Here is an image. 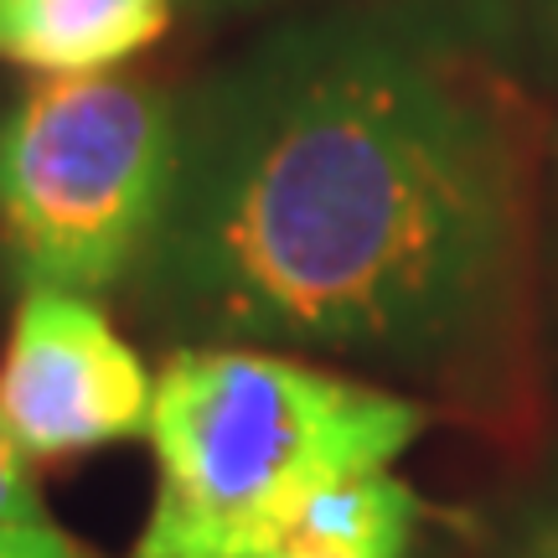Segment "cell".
Returning <instances> with one entry per match:
<instances>
[{
	"label": "cell",
	"instance_id": "obj_1",
	"mask_svg": "<svg viewBox=\"0 0 558 558\" xmlns=\"http://www.w3.org/2000/svg\"><path fill=\"white\" fill-rule=\"evenodd\" d=\"M518 120L465 21L388 0L290 21L177 99L130 300L177 347L471 357L522 284Z\"/></svg>",
	"mask_w": 558,
	"mask_h": 558
},
{
	"label": "cell",
	"instance_id": "obj_2",
	"mask_svg": "<svg viewBox=\"0 0 558 558\" xmlns=\"http://www.w3.org/2000/svg\"><path fill=\"white\" fill-rule=\"evenodd\" d=\"M429 414L264 347H177L156 378V501L135 558H279L300 512L388 471Z\"/></svg>",
	"mask_w": 558,
	"mask_h": 558
},
{
	"label": "cell",
	"instance_id": "obj_3",
	"mask_svg": "<svg viewBox=\"0 0 558 558\" xmlns=\"http://www.w3.org/2000/svg\"><path fill=\"white\" fill-rule=\"evenodd\" d=\"M177 177V99L140 73L41 78L0 114V264L21 290L130 284Z\"/></svg>",
	"mask_w": 558,
	"mask_h": 558
},
{
	"label": "cell",
	"instance_id": "obj_4",
	"mask_svg": "<svg viewBox=\"0 0 558 558\" xmlns=\"http://www.w3.org/2000/svg\"><path fill=\"white\" fill-rule=\"evenodd\" d=\"M156 378L88 295L26 290L0 352V429L26 460L150 439Z\"/></svg>",
	"mask_w": 558,
	"mask_h": 558
},
{
	"label": "cell",
	"instance_id": "obj_5",
	"mask_svg": "<svg viewBox=\"0 0 558 558\" xmlns=\"http://www.w3.org/2000/svg\"><path fill=\"white\" fill-rule=\"evenodd\" d=\"M177 0H0V58L41 78L114 73L171 26Z\"/></svg>",
	"mask_w": 558,
	"mask_h": 558
},
{
	"label": "cell",
	"instance_id": "obj_6",
	"mask_svg": "<svg viewBox=\"0 0 558 558\" xmlns=\"http://www.w3.org/2000/svg\"><path fill=\"white\" fill-rule=\"evenodd\" d=\"M424 501L414 497V486L388 471H367L357 481H341L331 492H320L300 522L290 527V538L279 548V558H357L378 554L393 543H414Z\"/></svg>",
	"mask_w": 558,
	"mask_h": 558
},
{
	"label": "cell",
	"instance_id": "obj_7",
	"mask_svg": "<svg viewBox=\"0 0 558 558\" xmlns=\"http://www.w3.org/2000/svg\"><path fill=\"white\" fill-rule=\"evenodd\" d=\"M0 522H47L37 481H32V465L11 445L5 429H0Z\"/></svg>",
	"mask_w": 558,
	"mask_h": 558
},
{
	"label": "cell",
	"instance_id": "obj_8",
	"mask_svg": "<svg viewBox=\"0 0 558 558\" xmlns=\"http://www.w3.org/2000/svg\"><path fill=\"white\" fill-rule=\"evenodd\" d=\"M0 558H99L52 522H0Z\"/></svg>",
	"mask_w": 558,
	"mask_h": 558
},
{
	"label": "cell",
	"instance_id": "obj_9",
	"mask_svg": "<svg viewBox=\"0 0 558 558\" xmlns=\"http://www.w3.org/2000/svg\"><path fill=\"white\" fill-rule=\"evenodd\" d=\"M507 558H558V486L533 507V518L522 522Z\"/></svg>",
	"mask_w": 558,
	"mask_h": 558
},
{
	"label": "cell",
	"instance_id": "obj_10",
	"mask_svg": "<svg viewBox=\"0 0 558 558\" xmlns=\"http://www.w3.org/2000/svg\"><path fill=\"white\" fill-rule=\"evenodd\" d=\"M192 11H254V5H269V0H186Z\"/></svg>",
	"mask_w": 558,
	"mask_h": 558
},
{
	"label": "cell",
	"instance_id": "obj_11",
	"mask_svg": "<svg viewBox=\"0 0 558 558\" xmlns=\"http://www.w3.org/2000/svg\"><path fill=\"white\" fill-rule=\"evenodd\" d=\"M414 554V543H393V548H378V554H357V558H409ZM284 558H295V554H284Z\"/></svg>",
	"mask_w": 558,
	"mask_h": 558
}]
</instances>
